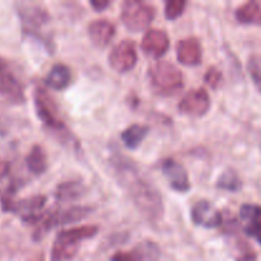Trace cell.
<instances>
[{
  "mask_svg": "<svg viewBox=\"0 0 261 261\" xmlns=\"http://www.w3.org/2000/svg\"><path fill=\"white\" fill-rule=\"evenodd\" d=\"M111 163L140 214L150 222L160 221L163 216V200L160 191L140 176L137 166L124 155L116 154L111 158Z\"/></svg>",
  "mask_w": 261,
  "mask_h": 261,
  "instance_id": "cell-1",
  "label": "cell"
},
{
  "mask_svg": "<svg viewBox=\"0 0 261 261\" xmlns=\"http://www.w3.org/2000/svg\"><path fill=\"white\" fill-rule=\"evenodd\" d=\"M97 232V226H82L61 231L54 241L51 249V261L71 260L78 252L81 242L94 237Z\"/></svg>",
  "mask_w": 261,
  "mask_h": 261,
  "instance_id": "cell-2",
  "label": "cell"
},
{
  "mask_svg": "<svg viewBox=\"0 0 261 261\" xmlns=\"http://www.w3.org/2000/svg\"><path fill=\"white\" fill-rule=\"evenodd\" d=\"M17 12L22 23L23 33L50 46V41L43 35V30L50 22V15L46 9L36 4H19L17 7Z\"/></svg>",
  "mask_w": 261,
  "mask_h": 261,
  "instance_id": "cell-3",
  "label": "cell"
},
{
  "mask_svg": "<svg viewBox=\"0 0 261 261\" xmlns=\"http://www.w3.org/2000/svg\"><path fill=\"white\" fill-rule=\"evenodd\" d=\"M149 78L155 91L171 94L182 88V74L168 61H157L149 68Z\"/></svg>",
  "mask_w": 261,
  "mask_h": 261,
  "instance_id": "cell-4",
  "label": "cell"
},
{
  "mask_svg": "<svg viewBox=\"0 0 261 261\" xmlns=\"http://www.w3.org/2000/svg\"><path fill=\"white\" fill-rule=\"evenodd\" d=\"M46 196L36 195L31 198L22 199L14 201L13 198L2 196V209L3 212H9L20 216L22 221L27 224H38L42 219L43 214L41 211L46 204Z\"/></svg>",
  "mask_w": 261,
  "mask_h": 261,
  "instance_id": "cell-5",
  "label": "cell"
},
{
  "mask_svg": "<svg viewBox=\"0 0 261 261\" xmlns=\"http://www.w3.org/2000/svg\"><path fill=\"white\" fill-rule=\"evenodd\" d=\"M155 17V9L149 4L138 0H126L122 4L121 19L125 27L132 32L147 30Z\"/></svg>",
  "mask_w": 261,
  "mask_h": 261,
  "instance_id": "cell-6",
  "label": "cell"
},
{
  "mask_svg": "<svg viewBox=\"0 0 261 261\" xmlns=\"http://www.w3.org/2000/svg\"><path fill=\"white\" fill-rule=\"evenodd\" d=\"M35 107L37 116L48 129L55 132V134L68 135L65 124L60 120L55 103L51 97L42 88H36L35 91Z\"/></svg>",
  "mask_w": 261,
  "mask_h": 261,
  "instance_id": "cell-7",
  "label": "cell"
},
{
  "mask_svg": "<svg viewBox=\"0 0 261 261\" xmlns=\"http://www.w3.org/2000/svg\"><path fill=\"white\" fill-rule=\"evenodd\" d=\"M0 96L10 103L20 105L25 101L24 89L9 64L0 56Z\"/></svg>",
  "mask_w": 261,
  "mask_h": 261,
  "instance_id": "cell-8",
  "label": "cell"
},
{
  "mask_svg": "<svg viewBox=\"0 0 261 261\" xmlns=\"http://www.w3.org/2000/svg\"><path fill=\"white\" fill-rule=\"evenodd\" d=\"M138 61L137 50L133 41L125 40L117 43L109 55V64L117 73H127L134 69Z\"/></svg>",
  "mask_w": 261,
  "mask_h": 261,
  "instance_id": "cell-9",
  "label": "cell"
},
{
  "mask_svg": "<svg viewBox=\"0 0 261 261\" xmlns=\"http://www.w3.org/2000/svg\"><path fill=\"white\" fill-rule=\"evenodd\" d=\"M211 109V97L203 88L193 89L188 92L178 103L181 114L193 117H201Z\"/></svg>",
  "mask_w": 261,
  "mask_h": 261,
  "instance_id": "cell-10",
  "label": "cell"
},
{
  "mask_svg": "<svg viewBox=\"0 0 261 261\" xmlns=\"http://www.w3.org/2000/svg\"><path fill=\"white\" fill-rule=\"evenodd\" d=\"M191 221L196 226L217 228L223 223L222 213L208 200H200L191 209Z\"/></svg>",
  "mask_w": 261,
  "mask_h": 261,
  "instance_id": "cell-11",
  "label": "cell"
},
{
  "mask_svg": "<svg viewBox=\"0 0 261 261\" xmlns=\"http://www.w3.org/2000/svg\"><path fill=\"white\" fill-rule=\"evenodd\" d=\"M162 172L170 182V186L178 193H188L190 190V180L185 167L175 160H165L162 162Z\"/></svg>",
  "mask_w": 261,
  "mask_h": 261,
  "instance_id": "cell-12",
  "label": "cell"
},
{
  "mask_svg": "<svg viewBox=\"0 0 261 261\" xmlns=\"http://www.w3.org/2000/svg\"><path fill=\"white\" fill-rule=\"evenodd\" d=\"M240 219L245 233L256 240L261 245V206L245 204L240 209Z\"/></svg>",
  "mask_w": 261,
  "mask_h": 261,
  "instance_id": "cell-13",
  "label": "cell"
},
{
  "mask_svg": "<svg viewBox=\"0 0 261 261\" xmlns=\"http://www.w3.org/2000/svg\"><path fill=\"white\" fill-rule=\"evenodd\" d=\"M170 48V38L165 31L149 30L142 40V50L152 58H161Z\"/></svg>",
  "mask_w": 261,
  "mask_h": 261,
  "instance_id": "cell-14",
  "label": "cell"
},
{
  "mask_svg": "<svg viewBox=\"0 0 261 261\" xmlns=\"http://www.w3.org/2000/svg\"><path fill=\"white\" fill-rule=\"evenodd\" d=\"M176 55L178 61L186 66H195L201 63L203 50L196 38H185L178 41L176 46Z\"/></svg>",
  "mask_w": 261,
  "mask_h": 261,
  "instance_id": "cell-15",
  "label": "cell"
},
{
  "mask_svg": "<svg viewBox=\"0 0 261 261\" xmlns=\"http://www.w3.org/2000/svg\"><path fill=\"white\" fill-rule=\"evenodd\" d=\"M160 256V250L154 244H139L132 251L116 252L111 261H154Z\"/></svg>",
  "mask_w": 261,
  "mask_h": 261,
  "instance_id": "cell-16",
  "label": "cell"
},
{
  "mask_svg": "<svg viewBox=\"0 0 261 261\" xmlns=\"http://www.w3.org/2000/svg\"><path fill=\"white\" fill-rule=\"evenodd\" d=\"M115 25L106 19H97L88 25V36L97 47H106L115 36Z\"/></svg>",
  "mask_w": 261,
  "mask_h": 261,
  "instance_id": "cell-17",
  "label": "cell"
},
{
  "mask_svg": "<svg viewBox=\"0 0 261 261\" xmlns=\"http://www.w3.org/2000/svg\"><path fill=\"white\" fill-rule=\"evenodd\" d=\"M71 73L70 69L64 64H56L48 71L47 76L45 79L46 86L50 87L55 91H63L70 84Z\"/></svg>",
  "mask_w": 261,
  "mask_h": 261,
  "instance_id": "cell-18",
  "label": "cell"
},
{
  "mask_svg": "<svg viewBox=\"0 0 261 261\" xmlns=\"http://www.w3.org/2000/svg\"><path fill=\"white\" fill-rule=\"evenodd\" d=\"M149 126L139 124H134L125 129L121 133V139L125 147L129 148V149H135V148L139 147L143 140L149 134Z\"/></svg>",
  "mask_w": 261,
  "mask_h": 261,
  "instance_id": "cell-19",
  "label": "cell"
},
{
  "mask_svg": "<svg viewBox=\"0 0 261 261\" xmlns=\"http://www.w3.org/2000/svg\"><path fill=\"white\" fill-rule=\"evenodd\" d=\"M25 165L35 175H42L47 170V155L41 145H33L25 157Z\"/></svg>",
  "mask_w": 261,
  "mask_h": 261,
  "instance_id": "cell-20",
  "label": "cell"
},
{
  "mask_svg": "<svg viewBox=\"0 0 261 261\" xmlns=\"http://www.w3.org/2000/svg\"><path fill=\"white\" fill-rule=\"evenodd\" d=\"M236 18L240 23L244 24L259 23L261 18L260 4L256 2L245 3L236 10Z\"/></svg>",
  "mask_w": 261,
  "mask_h": 261,
  "instance_id": "cell-21",
  "label": "cell"
},
{
  "mask_svg": "<svg viewBox=\"0 0 261 261\" xmlns=\"http://www.w3.org/2000/svg\"><path fill=\"white\" fill-rule=\"evenodd\" d=\"M84 193V188L81 182L70 181V182H64L58 186L55 196L60 201H73L75 199L81 198Z\"/></svg>",
  "mask_w": 261,
  "mask_h": 261,
  "instance_id": "cell-22",
  "label": "cell"
},
{
  "mask_svg": "<svg viewBox=\"0 0 261 261\" xmlns=\"http://www.w3.org/2000/svg\"><path fill=\"white\" fill-rule=\"evenodd\" d=\"M216 186L218 189H221V190L236 193V191L241 190L242 181L241 178H240V176L236 173V171L227 170L219 176V178L217 180Z\"/></svg>",
  "mask_w": 261,
  "mask_h": 261,
  "instance_id": "cell-23",
  "label": "cell"
},
{
  "mask_svg": "<svg viewBox=\"0 0 261 261\" xmlns=\"http://www.w3.org/2000/svg\"><path fill=\"white\" fill-rule=\"evenodd\" d=\"M188 3L185 0H168L165 7V15L167 19L175 20L181 17Z\"/></svg>",
  "mask_w": 261,
  "mask_h": 261,
  "instance_id": "cell-24",
  "label": "cell"
},
{
  "mask_svg": "<svg viewBox=\"0 0 261 261\" xmlns=\"http://www.w3.org/2000/svg\"><path fill=\"white\" fill-rule=\"evenodd\" d=\"M247 70L256 88L261 92V58L260 56H251L247 63Z\"/></svg>",
  "mask_w": 261,
  "mask_h": 261,
  "instance_id": "cell-25",
  "label": "cell"
},
{
  "mask_svg": "<svg viewBox=\"0 0 261 261\" xmlns=\"http://www.w3.org/2000/svg\"><path fill=\"white\" fill-rule=\"evenodd\" d=\"M205 82L212 87V88H218V86L222 82V73L218 68L213 66L209 69L205 74Z\"/></svg>",
  "mask_w": 261,
  "mask_h": 261,
  "instance_id": "cell-26",
  "label": "cell"
},
{
  "mask_svg": "<svg viewBox=\"0 0 261 261\" xmlns=\"http://www.w3.org/2000/svg\"><path fill=\"white\" fill-rule=\"evenodd\" d=\"M89 4H91L97 12H102V10L106 9L107 7H110L109 0H91Z\"/></svg>",
  "mask_w": 261,
  "mask_h": 261,
  "instance_id": "cell-27",
  "label": "cell"
},
{
  "mask_svg": "<svg viewBox=\"0 0 261 261\" xmlns=\"http://www.w3.org/2000/svg\"><path fill=\"white\" fill-rule=\"evenodd\" d=\"M9 171H10L9 163L4 162V161H0V181H2L4 177H7Z\"/></svg>",
  "mask_w": 261,
  "mask_h": 261,
  "instance_id": "cell-28",
  "label": "cell"
},
{
  "mask_svg": "<svg viewBox=\"0 0 261 261\" xmlns=\"http://www.w3.org/2000/svg\"><path fill=\"white\" fill-rule=\"evenodd\" d=\"M259 23H260V24H261V18H260V22H259Z\"/></svg>",
  "mask_w": 261,
  "mask_h": 261,
  "instance_id": "cell-29",
  "label": "cell"
}]
</instances>
